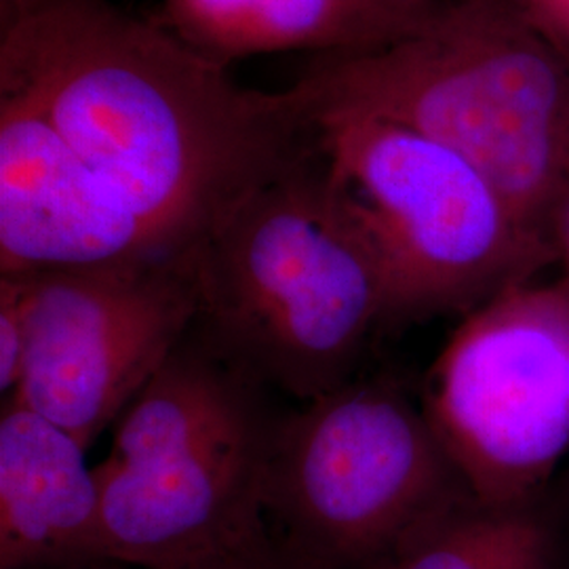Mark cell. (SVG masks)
Listing matches in <instances>:
<instances>
[{
    "label": "cell",
    "mask_w": 569,
    "mask_h": 569,
    "mask_svg": "<svg viewBox=\"0 0 569 569\" xmlns=\"http://www.w3.org/2000/svg\"><path fill=\"white\" fill-rule=\"evenodd\" d=\"M0 91L34 103L169 256L317 143L293 84L244 89L108 0H0Z\"/></svg>",
    "instance_id": "cell-1"
},
{
    "label": "cell",
    "mask_w": 569,
    "mask_h": 569,
    "mask_svg": "<svg viewBox=\"0 0 569 569\" xmlns=\"http://www.w3.org/2000/svg\"><path fill=\"white\" fill-rule=\"evenodd\" d=\"M296 89L310 121L380 119L448 146L550 241L568 148L569 60L523 0H448L387 42L315 58Z\"/></svg>",
    "instance_id": "cell-2"
},
{
    "label": "cell",
    "mask_w": 569,
    "mask_h": 569,
    "mask_svg": "<svg viewBox=\"0 0 569 569\" xmlns=\"http://www.w3.org/2000/svg\"><path fill=\"white\" fill-rule=\"evenodd\" d=\"M194 331L260 387L315 401L357 378L387 327L385 277L336 203L319 146L188 251Z\"/></svg>",
    "instance_id": "cell-3"
},
{
    "label": "cell",
    "mask_w": 569,
    "mask_h": 569,
    "mask_svg": "<svg viewBox=\"0 0 569 569\" xmlns=\"http://www.w3.org/2000/svg\"><path fill=\"white\" fill-rule=\"evenodd\" d=\"M277 420L264 387L190 329L114 425L96 468L108 563L199 569L268 531Z\"/></svg>",
    "instance_id": "cell-4"
},
{
    "label": "cell",
    "mask_w": 569,
    "mask_h": 569,
    "mask_svg": "<svg viewBox=\"0 0 569 569\" xmlns=\"http://www.w3.org/2000/svg\"><path fill=\"white\" fill-rule=\"evenodd\" d=\"M312 124L327 186L385 277L387 327L467 315L557 262L552 243L448 146L367 117Z\"/></svg>",
    "instance_id": "cell-5"
},
{
    "label": "cell",
    "mask_w": 569,
    "mask_h": 569,
    "mask_svg": "<svg viewBox=\"0 0 569 569\" xmlns=\"http://www.w3.org/2000/svg\"><path fill=\"white\" fill-rule=\"evenodd\" d=\"M465 493L422 403L387 380L357 376L277 420L266 523L327 568H373Z\"/></svg>",
    "instance_id": "cell-6"
},
{
    "label": "cell",
    "mask_w": 569,
    "mask_h": 569,
    "mask_svg": "<svg viewBox=\"0 0 569 569\" xmlns=\"http://www.w3.org/2000/svg\"><path fill=\"white\" fill-rule=\"evenodd\" d=\"M420 403L472 498H542L569 453L568 287L512 284L467 312Z\"/></svg>",
    "instance_id": "cell-7"
},
{
    "label": "cell",
    "mask_w": 569,
    "mask_h": 569,
    "mask_svg": "<svg viewBox=\"0 0 569 569\" xmlns=\"http://www.w3.org/2000/svg\"><path fill=\"white\" fill-rule=\"evenodd\" d=\"M26 277V361L7 401L39 411L89 449L197 323L188 253Z\"/></svg>",
    "instance_id": "cell-8"
},
{
    "label": "cell",
    "mask_w": 569,
    "mask_h": 569,
    "mask_svg": "<svg viewBox=\"0 0 569 569\" xmlns=\"http://www.w3.org/2000/svg\"><path fill=\"white\" fill-rule=\"evenodd\" d=\"M169 256L41 110L0 91V274Z\"/></svg>",
    "instance_id": "cell-9"
},
{
    "label": "cell",
    "mask_w": 569,
    "mask_h": 569,
    "mask_svg": "<svg viewBox=\"0 0 569 569\" xmlns=\"http://www.w3.org/2000/svg\"><path fill=\"white\" fill-rule=\"evenodd\" d=\"M77 437L16 401L0 418V569L108 563L102 489Z\"/></svg>",
    "instance_id": "cell-10"
},
{
    "label": "cell",
    "mask_w": 569,
    "mask_h": 569,
    "mask_svg": "<svg viewBox=\"0 0 569 569\" xmlns=\"http://www.w3.org/2000/svg\"><path fill=\"white\" fill-rule=\"evenodd\" d=\"M157 21L197 56L228 70L234 61L270 53L366 51L413 20L380 0H161Z\"/></svg>",
    "instance_id": "cell-11"
},
{
    "label": "cell",
    "mask_w": 569,
    "mask_h": 569,
    "mask_svg": "<svg viewBox=\"0 0 569 569\" xmlns=\"http://www.w3.org/2000/svg\"><path fill=\"white\" fill-rule=\"evenodd\" d=\"M561 528L545 496L486 505L465 493L371 569H559Z\"/></svg>",
    "instance_id": "cell-12"
},
{
    "label": "cell",
    "mask_w": 569,
    "mask_h": 569,
    "mask_svg": "<svg viewBox=\"0 0 569 569\" xmlns=\"http://www.w3.org/2000/svg\"><path fill=\"white\" fill-rule=\"evenodd\" d=\"M30 281L26 274H0V388L11 397L20 385L28 346Z\"/></svg>",
    "instance_id": "cell-13"
},
{
    "label": "cell",
    "mask_w": 569,
    "mask_h": 569,
    "mask_svg": "<svg viewBox=\"0 0 569 569\" xmlns=\"http://www.w3.org/2000/svg\"><path fill=\"white\" fill-rule=\"evenodd\" d=\"M199 569H331L326 563L308 557L293 547H289L281 538H277L270 529L247 542L241 549L226 552L222 557L204 563Z\"/></svg>",
    "instance_id": "cell-14"
},
{
    "label": "cell",
    "mask_w": 569,
    "mask_h": 569,
    "mask_svg": "<svg viewBox=\"0 0 569 569\" xmlns=\"http://www.w3.org/2000/svg\"><path fill=\"white\" fill-rule=\"evenodd\" d=\"M550 241L555 247L557 262H561V268H563V277L559 281L569 289V136L563 178L559 183V192H557L552 216H550Z\"/></svg>",
    "instance_id": "cell-15"
},
{
    "label": "cell",
    "mask_w": 569,
    "mask_h": 569,
    "mask_svg": "<svg viewBox=\"0 0 569 569\" xmlns=\"http://www.w3.org/2000/svg\"><path fill=\"white\" fill-rule=\"evenodd\" d=\"M531 18L569 60V0H523Z\"/></svg>",
    "instance_id": "cell-16"
},
{
    "label": "cell",
    "mask_w": 569,
    "mask_h": 569,
    "mask_svg": "<svg viewBox=\"0 0 569 569\" xmlns=\"http://www.w3.org/2000/svg\"><path fill=\"white\" fill-rule=\"evenodd\" d=\"M380 2L406 20H418L430 11H435L437 7L446 4L448 0H380Z\"/></svg>",
    "instance_id": "cell-17"
},
{
    "label": "cell",
    "mask_w": 569,
    "mask_h": 569,
    "mask_svg": "<svg viewBox=\"0 0 569 569\" xmlns=\"http://www.w3.org/2000/svg\"><path fill=\"white\" fill-rule=\"evenodd\" d=\"M84 569H117V568H114V563H100V566H93V568H84Z\"/></svg>",
    "instance_id": "cell-18"
}]
</instances>
